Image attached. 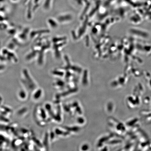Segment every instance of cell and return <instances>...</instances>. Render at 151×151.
Returning a JSON list of instances; mask_svg holds the SVG:
<instances>
[{
  "label": "cell",
  "mask_w": 151,
  "mask_h": 151,
  "mask_svg": "<svg viewBox=\"0 0 151 151\" xmlns=\"http://www.w3.org/2000/svg\"><path fill=\"white\" fill-rule=\"evenodd\" d=\"M26 90L22 89L19 90L18 93V97L20 99L22 100H26L27 96V92Z\"/></svg>",
  "instance_id": "cell-1"
}]
</instances>
